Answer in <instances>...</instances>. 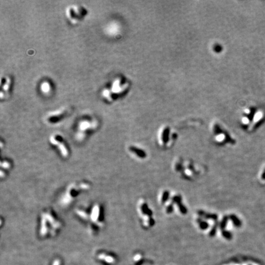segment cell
<instances>
[{
  "label": "cell",
  "instance_id": "6da1fadb",
  "mask_svg": "<svg viewBox=\"0 0 265 265\" xmlns=\"http://www.w3.org/2000/svg\"><path fill=\"white\" fill-rule=\"evenodd\" d=\"M61 226L60 222L51 211H46L42 214L40 229L41 236H46L48 234L55 235Z\"/></svg>",
  "mask_w": 265,
  "mask_h": 265
},
{
  "label": "cell",
  "instance_id": "7a4b0ae2",
  "mask_svg": "<svg viewBox=\"0 0 265 265\" xmlns=\"http://www.w3.org/2000/svg\"><path fill=\"white\" fill-rule=\"evenodd\" d=\"M89 188L90 185L85 182L80 184H72L68 187L66 193L63 195L61 200V203L63 206H67L73 201L80 192L87 190Z\"/></svg>",
  "mask_w": 265,
  "mask_h": 265
},
{
  "label": "cell",
  "instance_id": "3957f363",
  "mask_svg": "<svg viewBox=\"0 0 265 265\" xmlns=\"http://www.w3.org/2000/svg\"><path fill=\"white\" fill-rule=\"evenodd\" d=\"M50 141L52 145L57 146L60 151V152L62 155L66 158L69 155L68 149L66 147V144L64 143V141L62 137L60 135H53L50 138Z\"/></svg>",
  "mask_w": 265,
  "mask_h": 265
},
{
  "label": "cell",
  "instance_id": "277c9868",
  "mask_svg": "<svg viewBox=\"0 0 265 265\" xmlns=\"http://www.w3.org/2000/svg\"><path fill=\"white\" fill-rule=\"evenodd\" d=\"M100 215H101V209L98 204H96V205L94 206L93 207L92 212L89 216V214H88V220H89L90 218V221L92 222V226L93 228H97L99 227H102L103 226V223L101 222V220H99L100 219Z\"/></svg>",
  "mask_w": 265,
  "mask_h": 265
},
{
  "label": "cell",
  "instance_id": "5b68a950",
  "mask_svg": "<svg viewBox=\"0 0 265 265\" xmlns=\"http://www.w3.org/2000/svg\"><path fill=\"white\" fill-rule=\"evenodd\" d=\"M265 119V111L263 109H256L255 113H254L253 117L250 126L248 130H252L255 128L257 125L262 123Z\"/></svg>",
  "mask_w": 265,
  "mask_h": 265
},
{
  "label": "cell",
  "instance_id": "8992f818",
  "mask_svg": "<svg viewBox=\"0 0 265 265\" xmlns=\"http://www.w3.org/2000/svg\"><path fill=\"white\" fill-rule=\"evenodd\" d=\"M222 265H262L260 263L251 259L234 258L225 263Z\"/></svg>",
  "mask_w": 265,
  "mask_h": 265
},
{
  "label": "cell",
  "instance_id": "52a82bcc",
  "mask_svg": "<svg viewBox=\"0 0 265 265\" xmlns=\"http://www.w3.org/2000/svg\"><path fill=\"white\" fill-rule=\"evenodd\" d=\"M123 80L121 79H118L114 82L112 85V91L115 93H121L123 92L128 87V83L122 82Z\"/></svg>",
  "mask_w": 265,
  "mask_h": 265
},
{
  "label": "cell",
  "instance_id": "ba28073f",
  "mask_svg": "<svg viewBox=\"0 0 265 265\" xmlns=\"http://www.w3.org/2000/svg\"><path fill=\"white\" fill-rule=\"evenodd\" d=\"M94 127H95V125H94V123H93V122H90V121H82V122L79 124V130H80V131L79 132V133H78V135H77V138H78V139H79V138L80 137V139H82V135H83V133H84V131H86V130H89L90 129H92Z\"/></svg>",
  "mask_w": 265,
  "mask_h": 265
},
{
  "label": "cell",
  "instance_id": "9c48e42d",
  "mask_svg": "<svg viewBox=\"0 0 265 265\" xmlns=\"http://www.w3.org/2000/svg\"><path fill=\"white\" fill-rule=\"evenodd\" d=\"M169 135L170 131L168 127L163 128L160 135V143L162 145L164 146L168 143V142L169 141Z\"/></svg>",
  "mask_w": 265,
  "mask_h": 265
},
{
  "label": "cell",
  "instance_id": "30bf717a",
  "mask_svg": "<svg viewBox=\"0 0 265 265\" xmlns=\"http://www.w3.org/2000/svg\"><path fill=\"white\" fill-rule=\"evenodd\" d=\"M66 114V111L65 110H58L57 112H55L53 114H50L47 117V120L50 122H55V121H57L60 120V119H62L63 117V116H65V114Z\"/></svg>",
  "mask_w": 265,
  "mask_h": 265
},
{
  "label": "cell",
  "instance_id": "8fae6325",
  "mask_svg": "<svg viewBox=\"0 0 265 265\" xmlns=\"http://www.w3.org/2000/svg\"><path fill=\"white\" fill-rule=\"evenodd\" d=\"M129 151L135 155L140 158H144L146 157V153L143 150L139 148H137L135 146H131L129 148Z\"/></svg>",
  "mask_w": 265,
  "mask_h": 265
},
{
  "label": "cell",
  "instance_id": "7c38bea8",
  "mask_svg": "<svg viewBox=\"0 0 265 265\" xmlns=\"http://www.w3.org/2000/svg\"><path fill=\"white\" fill-rule=\"evenodd\" d=\"M228 137L226 134H225L224 132H220V133H218L217 135H215V141H216L217 142L219 143H223L226 142V138Z\"/></svg>",
  "mask_w": 265,
  "mask_h": 265
},
{
  "label": "cell",
  "instance_id": "4fadbf2b",
  "mask_svg": "<svg viewBox=\"0 0 265 265\" xmlns=\"http://www.w3.org/2000/svg\"><path fill=\"white\" fill-rule=\"evenodd\" d=\"M169 198V193L168 191H164L161 195V199H160V201H161L162 203H167Z\"/></svg>",
  "mask_w": 265,
  "mask_h": 265
},
{
  "label": "cell",
  "instance_id": "5bb4252c",
  "mask_svg": "<svg viewBox=\"0 0 265 265\" xmlns=\"http://www.w3.org/2000/svg\"><path fill=\"white\" fill-rule=\"evenodd\" d=\"M4 84H4V87H3V90H4L5 92H8L9 90L10 85V84H11L10 79V78H7V79L6 80V81H5Z\"/></svg>",
  "mask_w": 265,
  "mask_h": 265
},
{
  "label": "cell",
  "instance_id": "9a60e30c",
  "mask_svg": "<svg viewBox=\"0 0 265 265\" xmlns=\"http://www.w3.org/2000/svg\"><path fill=\"white\" fill-rule=\"evenodd\" d=\"M41 90L42 92L44 93H47L50 90V85L49 84V83L45 82L43 83L42 85H41Z\"/></svg>",
  "mask_w": 265,
  "mask_h": 265
},
{
  "label": "cell",
  "instance_id": "2e32d148",
  "mask_svg": "<svg viewBox=\"0 0 265 265\" xmlns=\"http://www.w3.org/2000/svg\"><path fill=\"white\" fill-rule=\"evenodd\" d=\"M10 164L9 162L4 161V162H1V168H2L8 169H10Z\"/></svg>",
  "mask_w": 265,
  "mask_h": 265
}]
</instances>
